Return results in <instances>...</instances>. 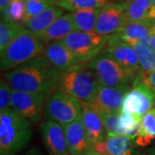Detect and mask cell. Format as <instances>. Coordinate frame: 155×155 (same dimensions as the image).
I'll use <instances>...</instances> for the list:
<instances>
[{"label":"cell","mask_w":155,"mask_h":155,"mask_svg":"<svg viewBox=\"0 0 155 155\" xmlns=\"http://www.w3.org/2000/svg\"><path fill=\"white\" fill-rule=\"evenodd\" d=\"M61 75L44 55H40L8 71L5 79L13 90L50 96L58 90Z\"/></svg>","instance_id":"1"},{"label":"cell","mask_w":155,"mask_h":155,"mask_svg":"<svg viewBox=\"0 0 155 155\" xmlns=\"http://www.w3.org/2000/svg\"><path fill=\"white\" fill-rule=\"evenodd\" d=\"M32 137V122L12 108L0 111V155H17Z\"/></svg>","instance_id":"2"},{"label":"cell","mask_w":155,"mask_h":155,"mask_svg":"<svg viewBox=\"0 0 155 155\" xmlns=\"http://www.w3.org/2000/svg\"><path fill=\"white\" fill-rule=\"evenodd\" d=\"M100 84L88 63H80L62 72L58 91L90 104L96 97Z\"/></svg>","instance_id":"3"},{"label":"cell","mask_w":155,"mask_h":155,"mask_svg":"<svg viewBox=\"0 0 155 155\" xmlns=\"http://www.w3.org/2000/svg\"><path fill=\"white\" fill-rule=\"evenodd\" d=\"M44 48V44L38 37L25 27L5 49L1 52V70L10 71L23 63L42 55Z\"/></svg>","instance_id":"4"},{"label":"cell","mask_w":155,"mask_h":155,"mask_svg":"<svg viewBox=\"0 0 155 155\" xmlns=\"http://www.w3.org/2000/svg\"><path fill=\"white\" fill-rule=\"evenodd\" d=\"M82 111V102L71 95L56 91L47 100L42 117L44 121H53L65 127L79 120Z\"/></svg>","instance_id":"5"},{"label":"cell","mask_w":155,"mask_h":155,"mask_svg":"<svg viewBox=\"0 0 155 155\" xmlns=\"http://www.w3.org/2000/svg\"><path fill=\"white\" fill-rule=\"evenodd\" d=\"M100 84L110 87H132L133 84L115 58L103 51L88 62Z\"/></svg>","instance_id":"6"},{"label":"cell","mask_w":155,"mask_h":155,"mask_svg":"<svg viewBox=\"0 0 155 155\" xmlns=\"http://www.w3.org/2000/svg\"><path fill=\"white\" fill-rule=\"evenodd\" d=\"M110 36L74 30L62 42L79 59L82 63H88L105 49Z\"/></svg>","instance_id":"7"},{"label":"cell","mask_w":155,"mask_h":155,"mask_svg":"<svg viewBox=\"0 0 155 155\" xmlns=\"http://www.w3.org/2000/svg\"><path fill=\"white\" fill-rule=\"evenodd\" d=\"M115 58L134 85L143 81L144 75L140 67L138 56L133 47L117 39L116 36H110L105 49Z\"/></svg>","instance_id":"8"},{"label":"cell","mask_w":155,"mask_h":155,"mask_svg":"<svg viewBox=\"0 0 155 155\" xmlns=\"http://www.w3.org/2000/svg\"><path fill=\"white\" fill-rule=\"evenodd\" d=\"M48 97L49 95L45 93H32L13 90L11 108L30 122L36 123L43 116L45 104Z\"/></svg>","instance_id":"9"},{"label":"cell","mask_w":155,"mask_h":155,"mask_svg":"<svg viewBox=\"0 0 155 155\" xmlns=\"http://www.w3.org/2000/svg\"><path fill=\"white\" fill-rule=\"evenodd\" d=\"M153 90L142 81L129 89L123 99L121 111L142 117L153 108Z\"/></svg>","instance_id":"10"},{"label":"cell","mask_w":155,"mask_h":155,"mask_svg":"<svg viewBox=\"0 0 155 155\" xmlns=\"http://www.w3.org/2000/svg\"><path fill=\"white\" fill-rule=\"evenodd\" d=\"M126 3H111L100 9L95 28V33L111 36L120 29L124 23Z\"/></svg>","instance_id":"11"},{"label":"cell","mask_w":155,"mask_h":155,"mask_svg":"<svg viewBox=\"0 0 155 155\" xmlns=\"http://www.w3.org/2000/svg\"><path fill=\"white\" fill-rule=\"evenodd\" d=\"M39 132L49 155H70L64 127L53 121L39 124Z\"/></svg>","instance_id":"12"},{"label":"cell","mask_w":155,"mask_h":155,"mask_svg":"<svg viewBox=\"0 0 155 155\" xmlns=\"http://www.w3.org/2000/svg\"><path fill=\"white\" fill-rule=\"evenodd\" d=\"M131 87H110L100 84L95 99L89 104L100 111L120 112L125 95Z\"/></svg>","instance_id":"13"},{"label":"cell","mask_w":155,"mask_h":155,"mask_svg":"<svg viewBox=\"0 0 155 155\" xmlns=\"http://www.w3.org/2000/svg\"><path fill=\"white\" fill-rule=\"evenodd\" d=\"M97 153L102 155H137L136 142L117 134H107L105 140L92 147Z\"/></svg>","instance_id":"14"},{"label":"cell","mask_w":155,"mask_h":155,"mask_svg":"<svg viewBox=\"0 0 155 155\" xmlns=\"http://www.w3.org/2000/svg\"><path fill=\"white\" fill-rule=\"evenodd\" d=\"M42 55L61 72H66L78 64L82 63L62 41L46 45Z\"/></svg>","instance_id":"15"},{"label":"cell","mask_w":155,"mask_h":155,"mask_svg":"<svg viewBox=\"0 0 155 155\" xmlns=\"http://www.w3.org/2000/svg\"><path fill=\"white\" fill-rule=\"evenodd\" d=\"M82 104L83 111L80 117V121L83 124L89 141L93 147L94 146L105 140L107 133L99 114L89 104Z\"/></svg>","instance_id":"16"},{"label":"cell","mask_w":155,"mask_h":155,"mask_svg":"<svg viewBox=\"0 0 155 155\" xmlns=\"http://www.w3.org/2000/svg\"><path fill=\"white\" fill-rule=\"evenodd\" d=\"M64 130L70 155H87L92 149L80 119L65 126Z\"/></svg>","instance_id":"17"},{"label":"cell","mask_w":155,"mask_h":155,"mask_svg":"<svg viewBox=\"0 0 155 155\" xmlns=\"http://www.w3.org/2000/svg\"><path fill=\"white\" fill-rule=\"evenodd\" d=\"M124 22L155 23V5L152 0L126 1Z\"/></svg>","instance_id":"18"},{"label":"cell","mask_w":155,"mask_h":155,"mask_svg":"<svg viewBox=\"0 0 155 155\" xmlns=\"http://www.w3.org/2000/svg\"><path fill=\"white\" fill-rule=\"evenodd\" d=\"M152 25L147 22H124L113 35L130 46L135 43L148 44Z\"/></svg>","instance_id":"19"},{"label":"cell","mask_w":155,"mask_h":155,"mask_svg":"<svg viewBox=\"0 0 155 155\" xmlns=\"http://www.w3.org/2000/svg\"><path fill=\"white\" fill-rule=\"evenodd\" d=\"M74 30H76V28L72 21L71 13L63 14L44 33L38 36V38L46 46L52 42L64 40Z\"/></svg>","instance_id":"20"},{"label":"cell","mask_w":155,"mask_h":155,"mask_svg":"<svg viewBox=\"0 0 155 155\" xmlns=\"http://www.w3.org/2000/svg\"><path fill=\"white\" fill-rule=\"evenodd\" d=\"M62 15V8L55 5H51L38 15L28 19L24 23V26L38 37Z\"/></svg>","instance_id":"21"},{"label":"cell","mask_w":155,"mask_h":155,"mask_svg":"<svg viewBox=\"0 0 155 155\" xmlns=\"http://www.w3.org/2000/svg\"><path fill=\"white\" fill-rule=\"evenodd\" d=\"M100 9H83L71 12L76 30L94 33Z\"/></svg>","instance_id":"22"},{"label":"cell","mask_w":155,"mask_h":155,"mask_svg":"<svg viewBox=\"0 0 155 155\" xmlns=\"http://www.w3.org/2000/svg\"><path fill=\"white\" fill-rule=\"evenodd\" d=\"M141 117L132 113L121 111L119 115V134L135 140L140 130Z\"/></svg>","instance_id":"23"},{"label":"cell","mask_w":155,"mask_h":155,"mask_svg":"<svg viewBox=\"0 0 155 155\" xmlns=\"http://www.w3.org/2000/svg\"><path fill=\"white\" fill-rule=\"evenodd\" d=\"M155 138V108H152L147 113L141 117L140 130L137 138L136 145L145 146Z\"/></svg>","instance_id":"24"},{"label":"cell","mask_w":155,"mask_h":155,"mask_svg":"<svg viewBox=\"0 0 155 155\" xmlns=\"http://www.w3.org/2000/svg\"><path fill=\"white\" fill-rule=\"evenodd\" d=\"M138 56L140 67L144 78L155 71V51L148 44L135 43L132 45Z\"/></svg>","instance_id":"25"},{"label":"cell","mask_w":155,"mask_h":155,"mask_svg":"<svg viewBox=\"0 0 155 155\" xmlns=\"http://www.w3.org/2000/svg\"><path fill=\"white\" fill-rule=\"evenodd\" d=\"M25 28L21 23L1 18L0 22V52H3L11 41Z\"/></svg>","instance_id":"26"},{"label":"cell","mask_w":155,"mask_h":155,"mask_svg":"<svg viewBox=\"0 0 155 155\" xmlns=\"http://www.w3.org/2000/svg\"><path fill=\"white\" fill-rule=\"evenodd\" d=\"M111 3L112 0H60L54 5L72 12L83 9H101Z\"/></svg>","instance_id":"27"},{"label":"cell","mask_w":155,"mask_h":155,"mask_svg":"<svg viewBox=\"0 0 155 155\" xmlns=\"http://www.w3.org/2000/svg\"><path fill=\"white\" fill-rule=\"evenodd\" d=\"M26 17L25 0H12L8 10L1 18L23 25Z\"/></svg>","instance_id":"28"},{"label":"cell","mask_w":155,"mask_h":155,"mask_svg":"<svg viewBox=\"0 0 155 155\" xmlns=\"http://www.w3.org/2000/svg\"><path fill=\"white\" fill-rule=\"evenodd\" d=\"M120 112H111V111H100L98 112V114L103 120L107 134H119V115H120Z\"/></svg>","instance_id":"29"},{"label":"cell","mask_w":155,"mask_h":155,"mask_svg":"<svg viewBox=\"0 0 155 155\" xmlns=\"http://www.w3.org/2000/svg\"><path fill=\"white\" fill-rule=\"evenodd\" d=\"M51 5H54V4L50 0H25L26 17H25L24 23L31 17L38 15L39 13L44 11L46 8H48Z\"/></svg>","instance_id":"30"},{"label":"cell","mask_w":155,"mask_h":155,"mask_svg":"<svg viewBox=\"0 0 155 155\" xmlns=\"http://www.w3.org/2000/svg\"><path fill=\"white\" fill-rule=\"evenodd\" d=\"M13 89L7 83L5 79H1L0 82V111L9 109L11 106Z\"/></svg>","instance_id":"31"},{"label":"cell","mask_w":155,"mask_h":155,"mask_svg":"<svg viewBox=\"0 0 155 155\" xmlns=\"http://www.w3.org/2000/svg\"><path fill=\"white\" fill-rule=\"evenodd\" d=\"M143 82L147 84L150 88L155 90V71L150 73L149 75L146 76L143 79Z\"/></svg>","instance_id":"32"},{"label":"cell","mask_w":155,"mask_h":155,"mask_svg":"<svg viewBox=\"0 0 155 155\" xmlns=\"http://www.w3.org/2000/svg\"><path fill=\"white\" fill-rule=\"evenodd\" d=\"M148 46L152 49L155 51V23H153L151 27L150 30V39L148 41Z\"/></svg>","instance_id":"33"},{"label":"cell","mask_w":155,"mask_h":155,"mask_svg":"<svg viewBox=\"0 0 155 155\" xmlns=\"http://www.w3.org/2000/svg\"><path fill=\"white\" fill-rule=\"evenodd\" d=\"M12 0H0V11H1V16L5 13L9 6L11 5Z\"/></svg>","instance_id":"34"},{"label":"cell","mask_w":155,"mask_h":155,"mask_svg":"<svg viewBox=\"0 0 155 155\" xmlns=\"http://www.w3.org/2000/svg\"><path fill=\"white\" fill-rule=\"evenodd\" d=\"M137 155H155V145L142 153H138Z\"/></svg>","instance_id":"35"},{"label":"cell","mask_w":155,"mask_h":155,"mask_svg":"<svg viewBox=\"0 0 155 155\" xmlns=\"http://www.w3.org/2000/svg\"><path fill=\"white\" fill-rule=\"evenodd\" d=\"M26 155H41L39 153L37 150H31L30 152H28Z\"/></svg>","instance_id":"36"},{"label":"cell","mask_w":155,"mask_h":155,"mask_svg":"<svg viewBox=\"0 0 155 155\" xmlns=\"http://www.w3.org/2000/svg\"><path fill=\"white\" fill-rule=\"evenodd\" d=\"M87 155H102V154H100V153H97L94 149H91L90 152H89L88 154Z\"/></svg>","instance_id":"37"},{"label":"cell","mask_w":155,"mask_h":155,"mask_svg":"<svg viewBox=\"0 0 155 155\" xmlns=\"http://www.w3.org/2000/svg\"><path fill=\"white\" fill-rule=\"evenodd\" d=\"M153 94H154V99H153V106L155 108V90H153Z\"/></svg>","instance_id":"38"},{"label":"cell","mask_w":155,"mask_h":155,"mask_svg":"<svg viewBox=\"0 0 155 155\" xmlns=\"http://www.w3.org/2000/svg\"><path fill=\"white\" fill-rule=\"evenodd\" d=\"M50 1H52V2H53V4L54 5L56 2H58V1H60V0H50Z\"/></svg>","instance_id":"39"},{"label":"cell","mask_w":155,"mask_h":155,"mask_svg":"<svg viewBox=\"0 0 155 155\" xmlns=\"http://www.w3.org/2000/svg\"><path fill=\"white\" fill-rule=\"evenodd\" d=\"M152 2H153V4L155 5V0H152Z\"/></svg>","instance_id":"40"},{"label":"cell","mask_w":155,"mask_h":155,"mask_svg":"<svg viewBox=\"0 0 155 155\" xmlns=\"http://www.w3.org/2000/svg\"><path fill=\"white\" fill-rule=\"evenodd\" d=\"M126 1H129V0H126Z\"/></svg>","instance_id":"41"}]
</instances>
